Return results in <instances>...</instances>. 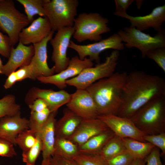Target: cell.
Listing matches in <instances>:
<instances>
[{"instance_id":"cell-1","label":"cell","mask_w":165,"mask_h":165,"mask_svg":"<svg viewBox=\"0 0 165 165\" xmlns=\"http://www.w3.org/2000/svg\"><path fill=\"white\" fill-rule=\"evenodd\" d=\"M165 95V81L160 76L135 71L127 74L117 116L130 119L152 99Z\"/></svg>"},{"instance_id":"cell-2","label":"cell","mask_w":165,"mask_h":165,"mask_svg":"<svg viewBox=\"0 0 165 165\" xmlns=\"http://www.w3.org/2000/svg\"><path fill=\"white\" fill-rule=\"evenodd\" d=\"M127 74L125 72H114L86 89L95 103L99 116L117 115L122 103V90Z\"/></svg>"},{"instance_id":"cell-3","label":"cell","mask_w":165,"mask_h":165,"mask_svg":"<svg viewBox=\"0 0 165 165\" xmlns=\"http://www.w3.org/2000/svg\"><path fill=\"white\" fill-rule=\"evenodd\" d=\"M130 119L145 135L165 133V95L150 101Z\"/></svg>"},{"instance_id":"cell-4","label":"cell","mask_w":165,"mask_h":165,"mask_svg":"<svg viewBox=\"0 0 165 165\" xmlns=\"http://www.w3.org/2000/svg\"><path fill=\"white\" fill-rule=\"evenodd\" d=\"M108 22L107 18L98 13H81L74 21L73 38L79 42L87 40L98 42L102 39V34L110 31Z\"/></svg>"},{"instance_id":"cell-5","label":"cell","mask_w":165,"mask_h":165,"mask_svg":"<svg viewBox=\"0 0 165 165\" xmlns=\"http://www.w3.org/2000/svg\"><path fill=\"white\" fill-rule=\"evenodd\" d=\"M119 55V51H113L104 62L84 69L78 75L67 80L66 84L77 89H86L99 80L109 77L115 72Z\"/></svg>"},{"instance_id":"cell-6","label":"cell","mask_w":165,"mask_h":165,"mask_svg":"<svg viewBox=\"0 0 165 165\" xmlns=\"http://www.w3.org/2000/svg\"><path fill=\"white\" fill-rule=\"evenodd\" d=\"M79 5L78 0H45L43 6L52 30L73 26Z\"/></svg>"},{"instance_id":"cell-7","label":"cell","mask_w":165,"mask_h":165,"mask_svg":"<svg viewBox=\"0 0 165 165\" xmlns=\"http://www.w3.org/2000/svg\"><path fill=\"white\" fill-rule=\"evenodd\" d=\"M30 23L15 7L12 0H0V29L9 37L12 47L19 41L22 30Z\"/></svg>"},{"instance_id":"cell-8","label":"cell","mask_w":165,"mask_h":165,"mask_svg":"<svg viewBox=\"0 0 165 165\" xmlns=\"http://www.w3.org/2000/svg\"><path fill=\"white\" fill-rule=\"evenodd\" d=\"M126 47H135L141 51L145 58L148 52L153 49L165 47V33L163 28L153 36L146 34L130 26L120 30L117 33Z\"/></svg>"},{"instance_id":"cell-9","label":"cell","mask_w":165,"mask_h":165,"mask_svg":"<svg viewBox=\"0 0 165 165\" xmlns=\"http://www.w3.org/2000/svg\"><path fill=\"white\" fill-rule=\"evenodd\" d=\"M124 44L117 33H114L104 39L91 44L79 45L71 40L68 48H71L77 53L81 60H83L87 57L92 61L100 63V55L103 51L109 49L114 50H122L124 49Z\"/></svg>"},{"instance_id":"cell-10","label":"cell","mask_w":165,"mask_h":165,"mask_svg":"<svg viewBox=\"0 0 165 165\" xmlns=\"http://www.w3.org/2000/svg\"><path fill=\"white\" fill-rule=\"evenodd\" d=\"M74 31L73 26L60 29L50 41L53 50L51 57L54 63L53 67L56 74L65 70L68 65L70 59L67 56V50Z\"/></svg>"},{"instance_id":"cell-11","label":"cell","mask_w":165,"mask_h":165,"mask_svg":"<svg viewBox=\"0 0 165 165\" xmlns=\"http://www.w3.org/2000/svg\"><path fill=\"white\" fill-rule=\"evenodd\" d=\"M94 63L89 58L81 60L77 56L70 59L67 67L64 70L48 77L41 76L38 78L39 82L45 84L54 85L59 89L64 90L67 86L66 81L78 75L84 69L92 67Z\"/></svg>"},{"instance_id":"cell-12","label":"cell","mask_w":165,"mask_h":165,"mask_svg":"<svg viewBox=\"0 0 165 165\" xmlns=\"http://www.w3.org/2000/svg\"><path fill=\"white\" fill-rule=\"evenodd\" d=\"M71 95L72 94L64 90L55 91L51 89H42L34 87L27 94L25 101L29 105L36 99H41L46 102L51 113H57L61 107L69 102Z\"/></svg>"},{"instance_id":"cell-13","label":"cell","mask_w":165,"mask_h":165,"mask_svg":"<svg viewBox=\"0 0 165 165\" xmlns=\"http://www.w3.org/2000/svg\"><path fill=\"white\" fill-rule=\"evenodd\" d=\"M97 118L104 122L115 134L121 138H130L146 142L143 139L145 135L140 130L130 119L116 115L99 116Z\"/></svg>"},{"instance_id":"cell-14","label":"cell","mask_w":165,"mask_h":165,"mask_svg":"<svg viewBox=\"0 0 165 165\" xmlns=\"http://www.w3.org/2000/svg\"><path fill=\"white\" fill-rule=\"evenodd\" d=\"M67 108L83 119L97 118L99 116L95 103L86 89H77L73 94Z\"/></svg>"},{"instance_id":"cell-15","label":"cell","mask_w":165,"mask_h":165,"mask_svg":"<svg viewBox=\"0 0 165 165\" xmlns=\"http://www.w3.org/2000/svg\"><path fill=\"white\" fill-rule=\"evenodd\" d=\"M54 31H52L50 35L41 41L34 44V54L29 63L31 65L33 80L39 77H48L54 74V69L50 68L47 64V45L53 38Z\"/></svg>"},{"instance_id":"cell-16","label":"cell","mask_w":165,"mask_h":165,"mask_svg":"<svg viewBox=\"0 0 165 165\" xmlns=\"http://www.w3.org/2000/svg\"><path fill=\"white\" fill-rule=\"evenodd\" d=\"M116 16L128 19L131 26L141 31L152 28L158 32L162 29L161 26L165 21V5L156 7L150 13L144 16H133L127 13Z\"/></svg>"},{"instance_id":"cell-17","label":"cell","mask_w":165,"mask_h":165,"mask_svg":"<svg viewBox=\"0 0 165 165\" xmlns=\"http://www.w3.org/2000/svg\"><path fill=\"white\" fill-rule=\"evenodd\" d=\"M50 22L46 17H39L28 27L23 28L19 35V41L26 45L41 41L52 31Z\"/></svg>"},{"instance_id":"cell-18","label":"cell","mask_w":165,"mask_h":165,"mask_svg":"<svg viewBox=\"0 0 165 165\" xmlns=\"http://www.w3.org/2000/svg\"><path fill=\"white\" fill-rule=\"evenodd\" d=\"M34 51L33 45L27 46L19 41L16 48L12 47L8 60L3 65L1 74L8 76L18 68L29 64L34 56Z\"/></svg>"},{"instance_id":"cell-19","label":"cell","mask_w":165,"mask_h":165,"mask_svg":"<svg viewBox=\"0 0 165 165\" xmlns=\"http://www.w3.org/2000/svg\"><path fill=\"white\" fill-rule=\"evenodd\" d=\"M109 129L104 122L97 118L82 119L74 133L68 139L78 146L93 137Z\"/></svg>"},{"instance_id":"cell-20","label":"cell","mask_w":165,"mask_h":165,"mask_svg":"<svg viewBox=\"0 0 165 165\" xmlns=\"http://www.w3.org/2000/svg\"><path fill=\"white\" fill-rule=\"evenodd\" d=\"M29 129V120L22 117L21 113L6 116L0 119V138L15 145V140L23 131Z\"/></svg>"},{"instance_id":"cell-21","label":"cell","mask_w":165,"mask_h":165,"mask_svg":"<svg viewBox=\"0 0 165 165\" xmlns=\"http://www.w3.org/2000/svg\"><path fill=\"white\" fill-rule=\"evenodd\" d=\"M56 114L51 113L45 124L36 134L39 135L42 141L43 159H49L53 154Z\"/></svg>"},{"instance_id":"cell-22","label":"cell","mask_w":165,"mask_h":165,"mask_svg":"<svg viewBox=\"0 0 165 165\" xmlns=\"http://www.w3.org/2000/svg\"><path fill=\"white\" fill-rule=\"evenodd\" d=\"M82 119L68 108H65L63 116L56 122L55 137L68 139L74 133Z\"/></svg>"},{"instance_id":"cell-23","label":"cell","mask_w":165,"mask_h":165,"mask_svg":"<svg viewBox=\"0 0 165 165\" xmlns=\"http://www.w3.org/2000/svg\"><path fill=\"white\" fill-rule=\"evenodd\" d=\"M115 134L114 133L109 129L93 137L82 145L78 146L80 153L99 154L103 147Z\"/></svg>"},{"instance_id":"cell-24","label":"cell","mask_w":165,"mask_h":165,"mask_svg":"<svg viewBox=\"0 0 165 165\" xmlns=\"http://www.w3.org/2000/svg\"><path fill=\"white\" fill-rule=\"evenodd\" d=\"M127 151L134 159H145L155 147L148 142L130 138H122Z\"/></svg>"},{"instance_id":"cell-25","label":"cell","mask_w":165,"mask_h":165,"mask_svg":"<svg viewBox=\"0 0 165 165\" xmlns=\"http://www.w3.org/2000/svg\"><path fill=\"white\" fill-rule=\"evenodd\" d=\"M80 153L78 146L71 140L55 137L53 156L73 159Z\"/></svg>"},{"instance_id":"cell-26","label":"cell","mask_w":165,"mask_h":165,"mask_svg":"<svg viewBox=\"0 0 165 165\" xmlns=\"http://www.w3.org/2000/svg\"><path fill=\"white\" fill-rule=\"evenodd\" d=\"M127 151L122 138L115 134L103 147L99 155L106 160Z\"/></svg>"},{"instance_id":"cell-27","label":"cell","mask_w":165,"mask_h":165,"mask_svg":"<svg viewBox=\"0 0 165 165\" xmlns=\"http://www.w3.org/2000/svg\"><path fill=\"white\" fill-rule=\"evenodd\" d=\"M16 1L24 7L26 16L30 23L34 20V16L35 15H38L41 17H46L43 6L45 0Z\"/></svg>"},{"instance_id":"cell-28","label":"cell","mask_w":165,"mask_h":165,"mask_svg":"<svg viewBox=\"0 0 165 165\" xmlns=\"http://www.w3.org/2000/svg\"><path fill=\"white\" fill-rule=\"evenodd\" d=\"M20 110V106L16 103L13 95L8 94L0 99V119L21 113Z\"/></svg>"},{"instance_id":"cell-29","label":"cell","mask_w":165,"mask_h":165,"mask_svg":"<svg viewBox=\"0 0 165 165\" xmlns=\"http://www.w3.org/2000/svg\"><path fill=\"white\" fill-rule=\"evenodd\" d=\"M29 78L33 80L31 67L30 64L20 68L10 73L6 79L4 85L5 89L11 87L16 82Z\"/></svg>"},{"instance_id":"cell-30","label":"cell","mask_w":165,"mask_h":165,"mask_svg":"<svg viewBox=\"0 0 165 165\" xmlns=\"http://www.w3.org/2000/svg\"><path fill=\"white\" fill-rule=\"evenodd\" d=\"M51 113L48 108L38 112H31L29 120V129L36 134L41 129Z\"/></svg>"},{"instance_id":"cell-31","label":"cell","mask_w":165,"mask_h":165,"mask_svg":"<svg viewBox=\"0 0 165 165\" xmlns=\"http://www.w3.org/2000/svg\"><path fill=\"white\" fill-rule=\"evenodd\" d=\"M42 143L38 135H36V141L29 149L23 152L22 159L26 165H35L36 160L42 150Z\"/></svg>"},{"instance_id":"cell-32","label":"cell","mask_w":165,"mask_h":165,"mask_svg":"<svg viewBox=\"0 0 165 165\" xmlns=\"http://www.w3.org/2000/svg\"><path fill=\"white\" fill-rule=\"evenodd\" d=\"M36 140L35 133L30 129L24 130L20 133L15 140L17 145L23 152L29 149L35 144Z\"/></svg>"},{"instance_id":"cell-33","label":"cell","mask_w":165,"mask_h":165,"mask_svg":"<svg viewBox=\"0 0 165 165\" xmlns=\"http://www.w3.org/2000/svg\"><path fill=\"white\" fill-rule=\"evenodd\" d=\"M73 160L77 165H108L106 160L99 154L80 153Z\"/></svg>"},{"instance_id":"cell-34","label":"cell","mask_w":165,"mask_h":165,"mask_svg":"<svg viewBox=\"0 0 165 165\" xmlns=\"http://www.w3.org/2000/svg\"><path fill=\"white\" fill-rule=\"evenodd\" d=\"M146 57L154 61L165 72V47L151 50L148 52Z\"/></svg>"},{"instance_id":"cell-35","label":"cell","mask_w":165,"mask_h":165,"mask_svg":"<svg viewBox=\"0 0 165 165\" xmlns=\"http://www.w3.org/2000/svg\"><path fill=\"white\" fill-rule=\"evenodd\" d=\"M143 139L147 142H149L161 150V156L165 154V133L154 135H145Z\"/></svg>"},{"instance_id":"cell-36","label":"cell","mask_w":165,"mask_h":165,"mask_svg":"<svg viewBox=\"0 0 165 165\" xmlns=\"http://www.w3.org/2000/svg\"><path fill=\"white\" fill-rule=\"evenodd\" d=\"M14 145L10 142L0 138V156L11 158L16 155Z\"/></svg>"},{"instance_id":"cell-37","label":"cell","mask_w":165,"mask_h":165,"mask_svg":"<svg viewBox=\"0 0 165 165\" xmlns=\"http://www.w3.org/2000/svg\"><path fill=\"white\" fill-rule=\"evenodd\" d=\"M134 159L127 151L106 161L108 165H128Z\"/></svg>"},{"instance_id":"cell-38","label":"cell","mask_w":165,"mask_h":165,"mask_svg":"<svg viewBox=\"0 0 165 165\" xmlns=\"http://www.w3.org/2000/svg\"><path fill=\"white\" fill-rule=\"evenodd\" d=\"M11 48L9 37L0 31V54L9 58Z\"/></svg>"},{"instance_id":"cell-39","label":"cell","mask_w":165,"mask_h":165,"mask_svg":"<svg viewBox=\"0 0 165 165\" xmlns=\"http://www.w3.org/2000/svg\"><path fill=\"white\" fill-rule=\"evenodd\" d=\"M160 150L155 146L145 160L147 165H163L160 159Z\"/></svg>"},{"instance_id":"cell-40","label":"cell","mask_w":165,"mask_h":165,"mask_svg":"<svg viewBox=\"0 0 165 165\" xmlns=\"http://www.w3.org/2000/svg\"><path fill=\"white\" fill-rule=\"evenodd\" d=\"M134 1L133 0H115L116 11L114 14L116 15L126 13L127 10Z\"/></svg>"},{"instance_id":"cell-41","label":"cell","mask_w":165,"mask_h":165,"mask_svg":"<svg viewBox=\"0 0 165 165\" xmlns=\"http://www.w3.org/2000/svg\"><path fill=\"white\" fill-rule=\"evenodd\" d=\"M50 165H77L73 159L53 156L49 158Z\"/></svg>"},{"instance_id":"cell-42","label":"cell","mask_w":165,"mask_h":165,"mask_svg":"<svg viewBox=\"0 0 165 165\" xmlns=\"http://www.w3.org/2000/svg\"><path fill=\"white\" fill-rule=\"evenodd\" d=\"M31 112H38L48 108L46 102L43 100L38 98L28 105Z\"/></svg>"},{"instance_id":"cell-43","label":"cell","mask_w":165,"mask_h":165,"mask_svg":"<svg viewBox=\"0 0 165 165\" xmlns=\"http://www.w3.org/2000/svg\"><path fill=\"white\" fill-rule=\"evenodd\" d=\"M145 159H134L128 165H145Z\"/></svg>"},{"instance_id":"cell-44","label":"cell","mask_w":165,"mask_h":165,"mask_svg":"<svg viewBox=\"0 0 165 165\" xmlns=\"http://www.w3.org/2000/svg\"><path fill=\"white\" fill-rule=\"evenodd\" d=\"M40 165H50L49 163V159H43Z\"/></svg>"},{"instance_id":"cell-45","label":"cell","mask_w":165,"mask_h":165,"mask_svg":"<svg viewBox=\"0 0 165 165\" xmlns=\"http://www.w3.org/2000/svg\"><path fill=\"white\" fill-rule=\"evenodd\" d=\"M3 65L2 61L0 57V74H1L2 71Z\"/></svg>"}]
</instances>
